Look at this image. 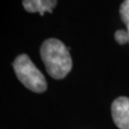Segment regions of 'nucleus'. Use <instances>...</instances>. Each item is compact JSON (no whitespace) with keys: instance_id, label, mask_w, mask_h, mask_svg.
<instances>
[{"instance_id":"obj_3","label":"nucleus","mask_w":129,"mask_h":129,"mask_svg":"<svg viewBox=\"0 0 129 129\" xmlns=\"http://www.w3.org/2000/svg\"><path fill=\"white\" fill-rule=\"evenodd\" d=\"M112 117L115 124L120 129H129V98L116 99L111 106Z\"/></svg>"},{"instance_id":"obj_6","label":"nucleus","mask_w":129,"mask_h":129,"mask_svg":"<svg viewBox=\"0 0 129 129\" xmlns=\"http://www.w3.org/2000/svg\"><path fill=\"white\" fill-rule=\"evenodd\" d=\"M115 39L120 45L129 43V35L125 30H118L115 33Z\"/></svg>"},{"instance_id":"obj_4","label":"nucleus","mask_w":129,"mask_h":129,"mask_svg":"<svg viewBox=\"0 0 129 129\" xmlns=\"http://www.w3.org/2000/svg\"><path fill=\"white\" fill-rule=\"evenodd\" d=\"M23 6L29 13H39L44 15L45 13H52L57 2L55 0H24Z\"/></svg>"},{"instance_id":"obj_5","label":"nucleus","mask_w":129,"mask_h":129,"mask_svg":"<svg viewBox=\"0 0 129 129\" xmlns=\"http://www.w3.org/2000/svg\"><path fill=\"white\" fill-rule=\"evenodd\" d=\"M120 15L122 22L126 26V31L129 35V0L123 1L120 7Z\"/></svg>"},{"instance_id":"obj_2","label":"nucleus","mask_w":129,"mask_h":129,"mask_svg":"<svg viewBox=\"0 0 129 129\" xmlns=\"http://www.w3.org/2000/svg\"><path fill=\"white\" fill-rule=\"evenodd\" d=\"M13 67L19 81L29 90L36 93H42L47 89L45 77L27 55L23 54L18 55L14 59Z\"/></svg>"},{"instance_id":"obj_1","label":"nucleus","mask_w":129,"mask_h":129,"mask_svg":"<svg viewBox=\"0 0 129 129\" xmlns=\"http://www.w3.org/2000/svg\"><path fill=\"white\" fill-rule=\"evenodd\" d=\"M40 55L47 73L55 79L65 78L72 69L69 48L58 39H46L40 48Z\"/></svg>"}]
</instances>
